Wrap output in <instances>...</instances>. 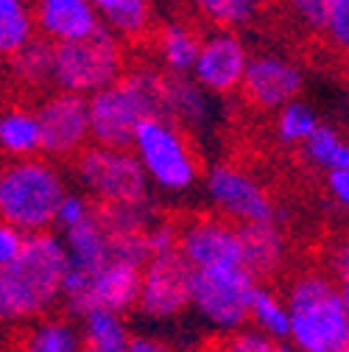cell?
Listing matches in <instances>:
<instances>
[{
    "label": "cell",
    "instance_id": "6da1fadb",
    "mask_svg": "<svg viewBox=\"0 0 349 352\" xmlns=\"http://www.w3.org/2000/svg\"><path fill=\"white\" fill-rule=\"evenodd\" d=\"M70 260L62 235L34 232L23 252L0 266V316L12 327H25L54 316L65 305Z\"/></svg>",
    "mask_w": 349,
    "mask_h": 352
},
{
    "label": "cell",
    "instance_id": "7a4b0ae2",
    "mask_svg": "<svg viewBox=\"0 0 349 352\" xmlns=\"http://www.w3.org/2000/svg\"><path fill=\"white\" fill-rule=\"evenodd\" d=\"M293 352H349V296L330 272H299L288 288Z\"/></svg>",
    "mask_w": 349,
    "mask_h": 352
},
{
    "label": "cell",
    "instance_id": "3957f363",
    "mask_svg": "<svg viewBox=\"0 0 349 352\" xmlns=\"http://www.w3.org/2000/svg\"><path fill=\"white\" fill-rule=\"evenodd\" d=\"M117 254L93 272H67L65 311L81 319L90 311H137V296L143 283V266L148 260L146 232H115Z\"/></svg>",
    "mask_w": 349,
    "mask_h": 352
},
{
    "label": "cell",
    "instance_id": "277c9868",
    "mask_svg": "<svg viewBox=\"0 0 349 352\" xmlns=\"http://www.w3.org/2000/svg\"><path fill=\"white\" fill-rule=\"evenodd\" d=\"M67 193V173L56 160L45 154L9 160L0 170V218L25 235L51 232Z\"/></svg>",
    "mask_w": 349,
    "mask_h": 352
},
{
    "label": "cell",
    "instance_id": "5b68a950",
    "mask_svg": "<svg viewBox=\"0 0 349 352\" xmlns=\"http://www.w3.org/2000/svg\"><path fill=\"white\" fill-rule=\"evenodd\" d=\"M165 73L159 67H128V73L90 98L93 143L132 148L137 129L162 115Z\"/></svg>",
    "mask_w": 349,
    "mask_h": 352
},
{
    "label": "cell",
    "instance_id": "8992f818",
    "mask_svg": "<svg viewBox=\"0 0 349 352\" xmlns=\"http://www.w3.org/2000/svg\"><path fill=\"white\" fill-rule=\"evenodd\" d=\"M132 151L140 160L154 193L168 199H185L196 188H201L204 170L188 129H182L168 115H154L137 129Z\"/></svg>",
    "mask_w": 349,
    "mask_h": 352
},
{
    "label": "cell",
    "instance_id": "52a82bcc",
    "mask_svg": "<svg viewBox=\"0 0 349 352\" xmlns=\"http://www.w3.org/2000/svg\"><path fill=\"white\" fill-rule=\"evenodd\" d=\"M73 182L104 210L154 201V188L132 148L93 143L73 160Z\"/></svg>",
    "mask_w": 349,
    "mask_h": 352
},
{
    "label": "cell",
    "instance_id": "ba28073f",
    "mask_svg": "<svg viewBox=\"0 0 349 352\" xmlns=\"http://www.w3.org/2000/svg\"><path fill=\"white\" fill-rule=\"evenodd\" d=\"M260 288V280L249 266H210L193 269L190 283V314L196 322L215 333L232 336L249 324L251 299Z\"/></svg>",
    "mask_w": 349,
    "mask_h": 352
},
{
    "label": "cell",
    "instance_id": "9c48e42d",
    "mask_svg": "<svg viewBox=\"0 0 349 352\" xmlns=\"http://www.w3.org/2000/svg\"><path fill=\"white\" fill-rule=\"evenodd\" d=\"M126 65L128 62H126L123 39L101 28L90 39L56 45L54 90L93 98L128 73Z\"/></svg>",
    "mask_w": 349,
    "mask_h": 352
},
{
    "label": "cell",
    "instance_id": "30bf717a",
    "mask_svg": "<svg viewBox=\"0 0 349 352\" xmlns=\"http://www.w3.org/2000/svg\"><path fill=\"white\" fill-rule=\"evenodd\" d=\"M201 193L212 215L238 227L277 224V204L269 188L238 162L218 160L204 170Z\"/></svg>",
    "mask_w": 349,
    "mask_h": 352
},
{
    "label": "cell",
    "instance_id": "8fae6325",
    "mask_svg": "<svg viewBox=\"0 0 349 352\" xmlns=\"http://www.w3.org/2000/svg\"><path fill=\"white\" fill-rule=\"evenodd\" d=\"M190 283L193 269L182 252L148 254L143 266V283L137 296V316L146 324L168 327L177 324L190 314Z\"/></svg>",
    "mask_w": 349,
    "mask_h": 352
},
{
    "label": "cell",
    "instance_id": "7c38bea8",
    "mask_svg": "<svg viewBox=\"0 0 349 352\" xmlns=\"http://www.w3.org/2000/svg\"><path fill=\"white\" fill-rule=\"evenodd\" d=\"M36 115L42 123V138H45V157L56 162H73L84 148L93 146L90 98L54 90L39 98Z\"/></svg>",
    "mask_w": 349,
    "mask_h": 352
},
{
    "label": "cell",
    "instance_id": "4fadbf2b",
    "mask_svg": "<svg viewBox=\"0 0 349 352\" xmlns=\"http://www.w3.org/2000/svg\"><path fill=\"white\" fill-rule=\"evenodd\" d=\"M249 62H251V51L238 31L212 28L201 39V51L190 76L210 96L224 98L243 90Z\"/></svg>",
    "mask_w": 349,
    "mask_h": 352
},
{
    "label": "cell",
    "instance_id": "5bb4252c",
    "mask_svg": "<svg viewBox=\"0 0 349 352\" xmlns=\"http://www.w3.org/2000/svg\"><path fill=\"white\" fill-rule=\"evenodd\" d=\"M302 87H304V70L291 54L257 51L251 54L240 93L254 109L277 112L302 96Z\"/></svg>",
    "mask_w": 349,
    "mask_h": 352
},
{
    "label": "cell",
    "instance_id": "9a60e30c",
    "mask_svg": "<svg viewBox=\"0 0 349 352\" xmlns=\"http://www.w3.org/2000/svg\"><path fill=\"white\" fill-rule=\"evenodd\" d=\"M179 252L190 269L235 266V263L246 266L240 227L218 215H193L179 224Z\"/></svg>",
    "mask_w": 349,
    "mask_h": 352
},
{
    "label": "cell",
    "instance_id": "2e32d148",
    "mask_svg": "<svg viewBox=\"0 0 349 352\" xmlns=\"http://www.w3.org/2000/svg\"><path fill=\"white\" fill-rule=\"evenodd\" d=\"M34 17L39 36L51 39L54 45L90 39L104 28L93 0H36Z\"/></svg>",
    "mask_w": 349,
    "mask_h": 352
},
{
    "label": "cell",
    "instance_id": "e0dca14e",
    "mask_svg": "<svg viewBox=\"0 0 349 352\" xmlns=\"http://www.w3.org/2000/svg\"><path fill=\"white\" fill-rule=\"evenodd\" d=\"M162 115L188 131H204L215 123V96H210L193 76H165Z\"/></svg>",
    "mask_w": 349,
    "mask_h": 352
},
{
    "label": "cell",
    "instance_id": "ac0fdd59",
    "mask_svg": "<svg viewBox=\"0 0 349 352\" xmlns=\"http://www.w3.org/2000/svg\"><path fill=\"white\" fill-rule=\"evenodd\" d=\"M62 241H65V249H67L70 272H93V269L104 266L106 260H112L117 254L115 230L104 218L101 207L95 210L93 218H87L81 227L65 232Z\"/></svg>",
    "mask_w": 349,
    "mask_h": 352
},
{
    "label": "cell",
    "instance_id": "d6986e66",
    "mask_svg": "<svg viewBox=\"0 0 349 352\" xmlns=\"http://www.w3.org/2000/svg\"><path fill=\"white\" fill-rule=\"evenodd\" d=\"M201 39H204V34H199L185 20H170L165 25H159L154 34L157 67L165 76H190L196 67L199 51H201Z\"/></svg>",
    "mask_w": 349,
    "mask_h": 352
},
{
    "label": "cell",
    "instance_id": "ffe728a7",
    "mask_svg": "<svg viewBox=\"0 0 349 352\" xmlns=\"http://www.w3.org/2000/svg\"><path fill=\"white\" fill-rule=\"evenodd\" d=\"M0 148L9 160H28L45 154V138L36 107L12 104L0 118Z\"/></svg>",
    "mask_w": 349,
    "mask_h": 352
},
{
    "label": "cell",
    "instance_id": "44dd1931",
    "mask_svg": "<svg viewBox=\"0 0 349 352\" xmlns=\"http://www.w3.org/2000/svg\"><path fill=\"white\" fill-rule=\"evenodd\" d=\"M14 352H84L81 330L73 316H45L20 330Z\"/></svg>",
    "mask_w": 349,
    "mask_h": 352
},
{
    "label": "cell",
    "instance_id": "7402d4cb",
    "mask_svg": "<svg viewBox=\"0 0 349 352\" xmlns=\"http://www.w3.org/2000/svg\"><path fill=\"white\" fill-rule=\"evenodd\" d=\"M243 232V252H246V266L257 280H269L285 266L288 243L280 230V224H254L240 227Z\"/></svg>",
    "mask_w": 349,
    "mask_h": 352
},
{
    "label": "cell",
    "instance_id": "603a6c76",
    "mask_svg": "<svg viewBox=\"0 0 349 352\" xmlns=\"http://www.w3.org/2000/svg\"><path fill=\"white\" fill-rule=\"evenodd\" d=\"M101 25L123 42H140L154 28L151 0H93Z\"/></svg>",
    "mask_w": 349,
    "mask_h": 352
},
{
    "label": "cell",
    "instance_id": "cb8c5ba5",
    "mask_svg": "<svg viewBox=\"0 0 349 352\" xmlns=\"http://www.w3.org/2000/svg\"><path fill=\"white\" fill-rule=\"evenodd\" d=\"M54 62H56V45L45 36H36L14 56H9L12 81L25 93H39L45 87H54Z\"/></svg>",
    "mask_w": 349,
    "mask_h": 352
},
{
    "label": "cell",
    "instance_id": "d4e9b609",
    "mask_svg": "<svg viewBox=\"0 0 349 352\" xmlns=\"http://www.w3.org/2000/svg\"><path fill=\"white\" fill-rule=\"evenodd\" d=\"M84 352H128L135 333L126 322V314L90 311L78 319Z\"/></svg>",
    "mask_w": 349,
    "mask_h": 352
},
{
    "label": "cell",
    "instance_id": "484cf974",
    "mask_svg": "<svg viewBox=\"0 0 349 352\" xmlns=\"http://www.w3.org/2000/svg\"><path fill=\"white\" fill-rule=\"evenodd\" d=\"M39 36L34 3L28 0H0V51L3 56H14L31 39Z\"/></svg>",
    "mask_w": 349,
    "mask_h": 352
},
{
    "label": "cell",
    "instance_id": "4316f807",
    "mask_svg": "<svg viewBox=\"0 0 349 352\" xmlns=\"http://www.w3.org/2000/svg\"><path fill=\"white\" fill-rule=\"evenodd\" d=\"M302 157L308 165H313L316 170L322 173H341V170H349V140L341 135L338 129L322 123L316 129V135L304 143L302 148Z\"/></svg>",
    "mask_w": 349,
    "mask_h": 352
},
{
    "label": "cell",
    "instance_id": "83f0119b",
    "mask_svg": "<svg viewBox=\"0 0 349 352\" xmlns=\"http://www.w3.org/2000/svg\"><path fill=\"white\" fill-rule=\"evenodd\" d=\"M249 324L257 327L260 333L271 336L274 341H285L291 336V311H288V302L285 294L269 288V285H260L254 299H251V314H249Z\"/></svg>",
    "mask_w": 349,
    "mask_h": 352
},
{
    "label": "cell",
    "instance_id": "f1b7e54d",
    "mask_svg": "<svg viewBox=\"0 0 349 352\" xmlns=\"http://www.w3.org/2000/svg\"><path fill=\"white\" fill-rule=\"evenodd\" d=\"M319 126H322V120H319L316 109L302 98H296L274 112V138L280 146H288V148H302L316 135Z\"/></svg>",
    "mask_w": 349,
    "mask_h": 352
},
{
    "label": "cell",
    "instance_id": "f546056e",
    "mask_svg": "<svg viewBox=\"0 0 349 352\" xmlns=\"http://www.w3.org/2000/svg\"><path fill=\"white\" fill-rule=\"evenodd\" d=\"M193 12L212 28H243L257 20L266 0H190Z\"/></svg>",
    "mask_w": 349,
    "mask_h": 352
},
{
    "label": "cell",
    "instance_id": "4dcf8cb0",
    "mask_svg": "<svg viewBox=\"0 0 349 352\" xmlns=\"http://www.w3.org/2000/svg\"><path fill=\"white\" fill-rule=\"evenodd\" d=\"M333 6H335V0H285V9L291 14V20L299 28L319 34V36H322V31L330 20Z\"/></svg>",
    "mask_w": 349,
    "mask_h": 352
},
{
    "label": "cell",
    "instance_id": "1f68e13d",
    "mask_svg": "<svg viewBox=\"0 0 349 352\" xmlns=\"http://www.w3.org/2000/svg\"><path fill=\"white\" fill-rule=\"evenodd\" d=\"M95 210H98V204H95L90 196H87V193H81L78 188L70 190V193L65 196L59 212H56V230H59V235H65V232L81 227L87 218L95 215Z\"/></svg>",
    "mask_w": 349,
    "mask_h": 352
},
{
    "label": "cell",
    "instance_id": "d6a6232c",
    "mask_svg": "<svg viewBox=\"0 0 349 352\" xmlns=\"http://www.w3.org/2000/svg\"><path fill=\"white\" fill-rule=\"evenodd\" d=\"M285 341H274L271 336L260 333L257 327L246 324L243 330L224 336V344L218 352H285Z\"/></svg>",
    "mask_w": 349,
    "mask_h": 352
},
{
    "label": "cell",
    "instance_id": "836d02e7",
    "mask_svg": "<svg viewBox=\"0 0 349 352\" xmlns=\"http://www.w3.org/2000/svg\"><path fill=\"white\" fill-rule=\"evenodd\" d=\"M322 39L341 56L349 54V0H335L330 20L322 31Z\"/></svg>",
    "mask_w": 349,
    "mask_h": 352
},
{
    "label": "cell",
    "instance_id": "e575fe53",
    "mask_svg": "<svg viewBox=\"0 0 349 352\" xmlns=\"http://www.w3.org/2000/svg\"><path fill=\"white\" fill-rule=\"evenodd\" d=\"M330 274L338 280V285L349 296V232L330 246Z\"/></svg>",
    "mask_w": 349,
    "mask_h": 352
},
{
    "label": "cell",
    "instance_id": "d590c367",
    "mask_svg": "<svg viewBox=\"0 0 349 352\" xmlns=\"http://www.w3.org/2000/svg\"><path fill=\"white\" fill-rule=\"evenodd\" d=\"M25 241H28V235H25L23 230H17V227H12V224L0 227V266H3V263H9V260H14V257L23 252Z\"/></svg>",
    "mask_w": 349,
    "mask_h": 352
},
{
    "label": "cell",
    "instance_id": "8d00e7d4",
    "mask_svg": "<svg viewBox=\"0 0 349 352\" xmlns=\"http://www.w3.org/2000/svg\"><path fill=\"white\" fill-rule=\"evenodd\" d=\"M327 196L333 199V204L349 215V170L341 173H330L327 176Z\"/></svg>",
    "mask_w": 349,
    "mask_h": 352
},
{
    "label": "cell",
    "instance_id": "74e56055",
    "mask_svg": "<svg viewBox=\"0 0 349 352\" xmlns=\"http://www.w3.org/2000/svg\"><path fill=\"white\" fill-rule=\"evenodd\" d=\"M128 352H179L170 341L159 338V336H151V333H143V336H135L132 346Z\"/></svg>",
    "mask_w": 349,
    "mask_h": 352
},
{
    "label": "cell",
    "instance_id": "f35d334b",
    "mask_svg": "<svg viewBox=\"0 0 349 352\" xmlns=\"http://www.w3.org/2000/svg\"><path fill=\"white\" fill-rule=\"evenodd\" d=\"M341 73H344V84H346V90H349V54L341 62Z\"/></svg>",
    "mask_w": 349,
    "mask_h": 352
},
{
    "label": "cell",
    "instance_id": "ab89813d",
    "mask_svg": "<svg viewBox=\"0 0 349 352\" xmlns=\"http://www.w3.org/2000/svg\"><path fill=\"white\" fill-rule=\"evenodd\" d=\"M285 352H293V346H291V344H288V346H285Z\"/></svg>",
    "mask_w": 349,
    "mask_h": 352
},
{
    "label": "cell",
    "instance_id": "60d3db41",
    "mask_svg": "<svg viewBox=\"0 0 349 352\" xmlns=\"http://www.w3.org/2000/svg\"><path fill=\"white\" fill-rule=\"evenodd\" d=\"M31 3H36V0H31Z\"/></svg>",
    "mask_w": 349,
    "mask_h": 352
}]
</instances>
